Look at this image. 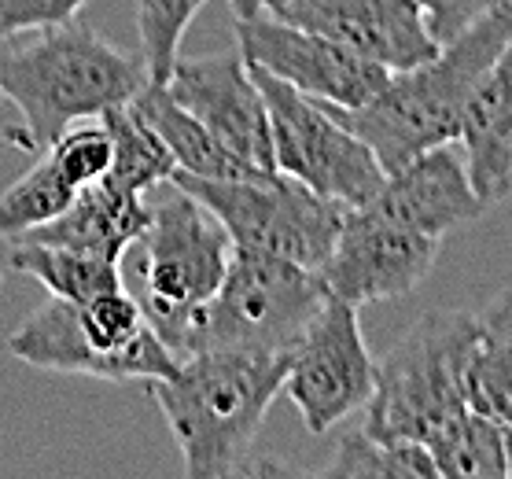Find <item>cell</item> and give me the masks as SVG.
Segmentation results:
<instances>
[{
    "label": "cell",
    "instance_id": "5bb4252c",
    "mask_svg": "<svg viewBox=\"0 0 512 479\" xmlns=\"http://www.w3.org/2000/svg\"><path fill=\"white\" fill-rule=\"evenodd\" d=\"M365 207H373L376 214L406 229L439 236V240L465 222H476L487 211L483 196L472 185L468 159L454 144L428 148L413 163L391 170L384 185L376 188V196L365 199Z\"/></svg>",
    "mask_w": 512,
    "mask_h": 479
},
{
    "label": "cell",
    "instance_id": "6da1fadb",
    "mask_svg": "<svg viewBox=\"0 0 512 479\" xmlns=\"http://www.w3.org/2000/svg\"><path fill=\"white\" fill-rule=\"evenodd\" d=\"M144 82L140 59L111 48L78 19L0 37V93L19 111L8 141L30 155H41L74 122L129 104Z\"/></svg>",
    "mask_w": 512,
    "mask_h": 479
},
{
    "label": "cell",
    "instance_id": "603a6c76",
    "mask_svg": "<svg viewBox=\"0 0 512 479\" xmlns=\"http://www.w3.org/2000/svg\"><path fill=\"white\" fill-rule=\"evenodd\" d=\"M74 196H78V188L41 152V159L12 188L0 192V240H19V236L48 225L67 211Z\"/></svg>",
    "mask_w": 512,
    "mask_h": 479
},
{
    "label": "cell",
    "instance_id": "30bf717a",
    "mask_svg": "<svg viewBox=\"0 0 512 479\" xmlns=\"http://www.w3.org/2000/svg\"><path fill=\"white\" fill-rule=\"evenodd\" d=\"M236 45L247 63L288 82L291 89L306 93L317 104L361 107L391 78V71L373 59L358 56L314 30L284 23L269 12L255 19H236Z\"/></svg>",
    "mask_w": 512,
    "mask_h": 479
},
{
    "label": "cell",
    "instance_id": "3957f363",
    "mask_svg": "<svg viewBox=\"0 0 512 479\" xmlns=\"http://www.w3.org/2000/svg\"><path fill=\"white\" fill-rule=\"evenodd\" d=\"M284 365L280 354L196 351L148 384L188 479L244 476L258 428L284 387Z\"/></svg>",
    "mask_w": 512,
    "mask_h": 479
},
{
    "label": "cell",
    "instance_id": "7a4b0ae2",
    "mask_svg": "<svg viewBox=\"0 0 512 479\" xmlns=\"http://www.w3.org/2000/svg\"><path fill=\"white\" fill-rule=\"evenodd\" d=\"M512 37V0L472 23L461 37L409 71H391L384 89L361 107H332V115L373 148L384 174L413 163L439 144L465 133L472 96Z\"/></svg>",
    "mask_w": 512,
    "mask_h": 479
},
{
    "label": "cell",
    "instance_id": "83f0119b",
    "mask_svg": "<svg viewBox=\"0 0 512 479\" xmlns=\"http://www.w3.org/2000/svg\"><path fill=\"white\" fill-rule=\"evenodd\" d=\"M236 19H255V15L266 12V0H229Z\"/></svg>",
    "mask_w": 512,
    "mask_h": 479
},
{
    "label": "cell",
    "instance_id": "ffe728a7",
    "mask_svg": "<svg viewBox=\"0 0 512 479\" xmlns=\"http://www.w3.org/2000/svg\"><path fill=\"white\" fill-rule=\"evenodd\" d=\"M428 454L443 479H505L509 476V450H505V424L490 421L468 406L431 435Z\"/></svg>",
    "mask_w": 512,
    "mask_h": 479
},
{
    "label": "cell",
    "instance_id": "9a60e30c",
    "mask_svg": "<svg viewBox=\"0 0 512 479\" xmlns=\"http://www.w3.org/2000/svg\"><path fill=\"white\" fill-rule=\"evenodd\" d=\"M148 222H152L148 196L133 192V188H126L122 181L107 174L96 185L82 188L59 218H52L34 233L19 236V240L74 247V251H89V255L122 262V255L137 244Z\"/></svg>",
    "mask_w": 512,
    "mask_h": 479
},
{
    "label": "cell",
    "instance_id": "8fae6325",
    "mask_svg": "<svg viewBox=\"0 0 512 479\" xmlns=\"http://www.w3.org/2000/svg\"><path fill=\"white\" fill-rule=\"evenodd\" d=\"M443 240L391 222L373 207H347L339 240L328 255L321 277L328 295L350 306L402 299L424 284L439 258Z\"/></svg>",
    "mask_w": 512,
    "mask_h": 479
},
{
    "label": "cell",
    "instance_id": "ac0fdd59",
    "mask_svg": "<svg viewBox=\"0 0 512 479\" xmlns=\"http://www.w3.org/2000/svg\"><path fill=\"white\" fill-rule=\"evenodd\" d=\"M8 269L45 284L48 295H59L70 303H89L93 295L115 292L126 284L122 262L115 258H100L89 251H74V247L37 244V240H12Z\"/></svg>",
    "mask_w": 512,
    "mask_h": 479
},
{
    "label": "cell",
    "instance_id": "e0dca14e",
    "mask_svg": "<svg viewBox=\"0 0 512 479\" xmlns=\"http://www.w3.org/2000/svg\"><path fill=\"white\" fill-rule=\"evenodd\" d=\"M129 104L137 107V115L163 137L177 163V174L192 177H255L247 174L244 163L225 148L203 122H199L185 104H177L166 82H144Z\"/></svg>",
    "mask_w": 512,
    "mask_h": 479
},
{
    "label": "cell",
    "instance_id": "9c48e42d",
    "mask_svg": "<svg viewBox=\"0 0 512 479\" xmlns=\"http://www.w3.org/2000/svg\"><path fill=\"white\" fill-rule=\"evenodd\" d=\"M376 391V358L365 347L358 306L328 295L321 314L291 347L280 395L299 409L306 432L325 435L350 413L365 409Z\"/></svg>",
    "mask_w": 512,
    "mask_h": 479
},
{
    "label": "cell",
    "instance_id": "7c38bea8",
    "mask_svg": "<svg viewBox=\"0 0 512 479\" xmlns=\"http://www.w3.org/2000/svg\"><path fill=\"white\" fill-rule=\"evenodd\" d=\"M166 89L244 163L247 174L277 170L266 100L240 45L214 56H177Z\"/></svg>",
    "mask_w": 512,
    "mask_h": 479
},
{
    "label": "cell",
    "instance_id": "8992f818",
    "mask_svg": "<svg viewBox=\"0 0 512 479\" xmlns=\"http://www.w3.org/2000/svg\"><path fill=\"white\" fill-rule=\"evenodd\" d=\"M325 303L328 288L321 273L288 258L233 247L218 292L199 310L188 354L244 351L288 358Z\"/></svg>",
    "mask_w": 512,
    "mask_h": 479
},
{
    "label": "cell",
    "instance_id": "7402d4cb",
    "mask_svg": "<svg viewBox=\"0 0 512 479\" xmlns=\"http://www.w3.org/2000/svg\"><path fill=\"white\" fill-rule=\"evenodd\" d=\"M321 476L343 479H435V461H431L424 443H387L376 439L365 428H350L336 443V454L321 468Z\"/></svg>",
    "mask_w": 512,
    "mask_h": 479
},
{
    "label": "cell",
    "instance_id": "44dd1931",
    "mask_svg": "<svg viewBox=\"0 0 512 479\" xmlns=\"http://www.w3.org/2000/svg\"><path fill=\"white\" fill-rule=\"evenodd\" d=\"M100 118H104L111 144H115V159H111V177L115 181H122L133 192H144V196L152 188L174 181L177 177L174 155L163 144V137L137 115V107L133 104L111 107Z\"/></svg>",
    "mask_w": 512,
    "mask_h": 479
},
{
    "label": "cell",
    "instance_id": "d4e9b609",
    "mask_svg": "<svg viewBox=\"0 0 512 479\" xmlns=\"http://www.w3.org/2000/svg\"><path fill=\"white\" fill-rule=\"evenodd\" d=\"M45 155L56 163V170L67 177L70 185L89 188L96 185L100 177L111 174V159H115V144H111V133H107L104 118H82L59 133L56 141L48 144Z\"/></svg>",
    "mask_w": 512,
    "mask_h": 479
},
{
    "label": "cell",
    "instance_id": "2e32d148",
    "mask_svg": "<svg viewBox=\"0 0 512 479\" xmlns=\"http://www.w3.org/2000/svg\"><path fill=\"white\" fill-rule=\"evenodd\" d=\"M461 144L483 203H501L512 192V37L472 96Z\"/></svg>",
    "mask_w": 512,
    "mask_h": 479
},
{
    "label": "cell",
    "instance_id": "4316f807",
    "mask_svg": "<svg viewBox=\"0 0 512 479\" xmlns=\"http://www.w3.org/2000/svg\"><path fill=\"white\" fill-rule=\"evenodd\" d=\"M424 19H428V30L431 37L446 45V41H454L461 37L472 23H479L483 15H490L498 4L505 0H417Z\"/></svg>",
    "mask_w": 512,
    "mask_h": 479
},
{
    "label": "cell",
    "instance_id": "ba28073f",
    "mask_svg": "<svg viewBox=\"0 0 512 479\" xmlns=\"http://www.w3.org/2000/svg\"><path fill=\"white\" fill-rule=\"evenodd\" d=\"M251 74L266 100L273 159L280 174L303 181L343 207H358L365 199H373L387 177L373 148L354 129L343 126L325 104L291 89L288 82L273 78L255 63H251Z\"/></svg>",
    "mask_w": 512,
    "mask_h": 479
},
{
    "label": "cell",
    "instance_id": "4fadbf2b",
    "mask_svg": "<svg viewBox=\"0 0 512 479\" xmlns=\"http://www.w3.org/2000/svg\"><path fill=\"white\" fill-rule=\"evenodd\" d=\"M266 12L387 71H409L439 52L417 0H266Z\"/></svg>",
    "mask_w": 512,
    "mask_h": 479
},
{
    "label": "cell",
    "instance_id": "277c9868",
    "mask_svg": "<svg viewBox=\"0 0 512 479\" xmlns=\"http://www.w3.org/2000/svg\"><path fill=\"white\" fill-rule=\"evenodd\" d=\"M152 222L122 255V277L177 362L192 351L199 310L218 292L233 236L177 181L148 192Z\"/></svg>",
    "mask_w": 512,
    "mask_h": 479
},
{
    "label": "cell",
    "instance_id": "52a82bcc",
    "mask_svg": "<svg viewBox=\"0 0 512 479\" xmlns=\"http://www.w3.org/2000/svg\"><path fill=\"white\" fill-rule=\"evenodd\" d=\"M174 181L225 225L233 247L288 258L314 273L325 269L347 214L343 203L321 196L280 170L255 177L177 174Z\"/></svg>",
    "mask_w": 512,
    "mask_h": 479
},
{
    "label": "cell",
    "instance_id": "5b68a950",
    "mask_svg": "<svg viewBox=\"0 0 512 479\" xmlns=\"http://www.w3.org/2000/svg\"><path fill=\"white\" fill-rule=\"evenodd\" d=\"M479 347V317L431 310L376 362V391L365 402V432L387 443H428L468 409V380Z\"/></svg>",
    "mask_w": 512,
    "mask_h": 479
},
{
    "label": "cell",
    "instance_id": "f546056e",
    "mask_svg": "<svg viewBox=\"0 0 512 479\" xmlns=\"http://www.w3.org/2000/svg\"><path fill=\"white\" fill-rule=\"evenodd\" d=\"M0 104H4V93H0Z\"/></svg>",
    "mask_w": 512,
    "mask_h": 479
},
{
    "label": "cell",
    "instance_id": "484cf974",
    "mask_svg": "<svg viewBox=\"0 0 512 479\" xmlns=\"http://www.w3.org/2000/svg\"><path fill=\"white\" fill-rule=\"evenodd\" d=\"M89 0H0V37H15L41 26L78 19Z\"/></svg>",
    "mask_w": 512,
    "mask_h": 479
},
{
    "label": "cell",
    "instance_id": "f1b7e54d",
    "mask_svg": "<svg viewBox=\"0 0 512 479\" xmlns=\"http://www.w3.org/2000/svg\"><path fill=\"white\" fill-rule=\"evenodd\" d=\"M505 450H509V476H512V424H505Z\"/></svg>",
    "mask_w": 512,
    "mask_h": 479
},
{
    "label": "cell",
    "instance_id": "cb8c5ba5",
    "mask_svg": "<svg viewBox=\"0 0 512 479\" xmlns=\"http://www.w3.org/2000/svg\"><path fill=\"white\" fill-rule=\"evenodd\" d=\"M207 0H137V34L140 63L148 71V82H166L177 63L181 37L192 26Z\"/></svg>",
    "mask_w": 512,
    "mask_h": 479
},
{
    "label": "cell",
    "instance_id": "d6986e66",
    "mask_svg": "<svg viewBox=\"0 0 512 479\" xmlns=\"http://www.w3.org/2000/svg\"><path fill=\"white\" fill-rule=\"evenodd\" d=\"M479 317V347L468 380V406L498 424H512V284Z\"/></svg>",
    "mask_w": 512,
    "mask_h": 479
}]
</instances>
